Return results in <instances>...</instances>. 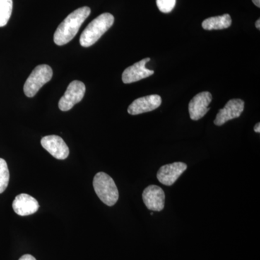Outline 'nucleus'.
I'll return each instance as SVG.
<instances>
[{
  "label": "nucleus",
  "mask_w": 260,
  "mask_h": 260,
  "mask_svg": "<svg viewBox=\"0 0 260 260\" xmlns=\"http://www.w3.org/2000/svg\"><path fill=\"white\" fill-rule=\"evenodd\" d=\"M90 14L88 7H83L70 13L58 26L54 36V43L63 46L74 39L84 21Z\"/></svg>",
  "instance_id": "1"
},
{
  "label": "nucleus",
  "mask_w": 260,
  "mask_h": 260,
  "mask_svg": "<svg viewBox=\"0 0 260 260\" xmlns=\"http://www.w3.org/2000/svg\"><path fill=\"white\" fill-rule=\"evenodd\" d=\"M114 17L110 13H103L89 23L82 32L80 44L82 47H90L112 26Z\"/></svg>",
  "instance_id": "2"
},
{
  "label": "nucleus",
  "mask_w": 260,
  "mask_h": 260,
  "mask_svg": "<svg viewBox=\"0 0 260 260\" xmlns=\"http://www.w3.org/2000/svg\"><path fill=\"white\" fill-rule=\"evenodd\" d=\"M93 188L99 199L108 206H113L119 200V191L114 179L104 172H99L94 177Z\"/></svg>",
  "instance_id": "3"
},
{
  "label": "nucleus",
  "mask_w": 260,
  "mask_h": 260,
  "mask_svg": "<svg viewBox=\"0 0 260 260\" xmlns=\"http://www.w3.org/2000/svg\"><path fill=\"white\" fill-rule=\"evenodd\" d=\"M53 76L52 69L47 64H41L35 68L24 84L23 90L28 98L37 95L39 90L50 81Z\"/></svg>",
  "instance_id": "4"
},
{
  "label": "nucleus",
  "mask_w": 260,
  "mask_h": 260,
  "mask_svg": "<svg viewBox=\"0 0 260 260\" xmlns=\"http://www.w3.org/2000/svg\"><path fill=\"white\" fill-rule=\"evenodd\" d=\"M85 93V85L83 82L74 80L70 83L66 91L59 102V108L62 112L73 109L75 104L83 100Z\"/></svg>",
  "instance_id": "5"
},
{
  "label": "nucleus",
  "mask_w": 260,
  "mask_h": 260,
  "mask_svg": "<svg viewBox=\"0 0 260 260\" xmlns=\"http://www.w3.org/2000/svg\"><path fill=\"white\" fill-rule=\"evenodd\" d=\"M244 109V102L242 99H232L225 104L223 109L219 111L214 124L221 126L227 121L236 119L242 115Z\"/></svg>",
  "instance_id": "6"
},
{
  "label": "nucleus",
  "mask_w": 260,
  "mask_h": 260,
  "mask_svg": "<svg viewBox=\"0 0 260 260\" xmlns=\"http://www.w3.org/2000/svg\"><path fill=\"white\" fill-rule=\"evenodd\" d=\"M41 144L54 158L59 160H64L69 155V148L62 138L57 135L44 137Z\"/></svg>",
  "instance_id": "7"
},
{
  "label": "nucleus",
  "mask_w": 260,
  "mask_h": 260,
  "mask_svg": "<svg viewBox=\"0 0 260 260\" xmlns=\"http://www.w3.org/2000/svg\"><path fill=\"white\" fill-rule=\"evenodd\" d=\"M187 169V165L182 162H174L173 164L162 166L159 169L157 178L161 184L166 186H172L179 177Z\"/></svg>",
  "instance_id": "8"
},
{
  "label": "nucleus",
  "mask_w": 260,
  "mask_h": 260,
  "mask_svg": "<svg viewBox=\"0 0 260 260\" xmlns=\"http://www.w3.org/2000/svg\"><path fill=\"white\" fill-rule=\"evenodd\" d=\"M212 95L210 92L205 91L198 93L190 101L189 113L191 120L202 119L210 110L208 106L212 102Z\"/></svg>",
  "instance_id": "9"
},
{
  "label": "nucleus",
  "mask_w": 260,
  "mask_h": 260,
  "mask_svg": "<svg viewBox=\"0 0 260 260\" xmlns=\"http://www.w3.org/2000/svg\"><path fill=\"white\" fill-rule=\"evenodd\" d=\"M143 200L147 208L152 211H161L165 206V193L158 186L150 185L145 188Z\"/></svg>",
  "instance_id": "10"
},
{
  "label": "nucleus",
  "mask_w": 260,
  "mask_h": 260,
  "mask_svg": "<svg viewBox=\"0 0 260 260\" xmlns=\"http://www.w3.org/2000/svg\"><path fill=\"white\" fill-rule=\"evenodd\" d=\"M150 60V58H145L143 60L135 63L124 70L122 74V81L125 84L135 83L154 74L153 70L146 68L147 63Z\"/></svg>",
  "instance_id": "11"
},
{
  "label": "nucleus",
  "mask_w": 260,
  "mask_h": 260,
  "mask_svg": "<svg viewBox=\"0 0 260 260\" xmlns=\"http://www.w3.org/2000/svg\"><path fill=\"white\" fill-rule=\"evenodd\" d=\"M161 102V98L158 95L139 98L130 104L127 112L131 115H138L143 113L152 112L160 107Z\"/></svg>",
  "instance_id": "12"
},
{
  "label": "nucleus",
  "mask_w": 260,
  "mask_h": 260,
  "mask_svg": "<svg viewBox=\"0 0 260 260\" xmlns=\"http://www.w3.org/2000/svg\"><path fill=\"white\" fill-rule=\"evenodd\" d=\"M13 208L15 213L20 216H27L37 213L39 204L35 198L28 194L18 195L13 200Z\"/></svg>",
  "instance_id": "13"
},
{
  "label": "nucleus",
  "mask_w": 260,
  "mask_h": 260,
  "mask_svg": "<svg viewBox=\"0 0 260 260\" xmlns=\"http://www.w3.org/2000/svg\"><path fill=\"white\" fill-rule=\"evenodd\" d=\"M232 23V20L230 15L225 14L206 19L202 23V26L205 30H222L229 28Z\"/></svg>",
  "instance_id": "14"
},
{
  "label": "nucleus",
  "mask_w": 260,
  "mask_h": 260,
  "mask_svg": "<svg viewBox=\"0 0 260 260\" xmlns=\"http://www.w3.org/2000/svg\"><path fill=\"white\" fill-rule=\"evenodd\" d=\"M13 7V0H0V27H4L8 24Z\"/></svg>",
  "instance_id": "15"
},
{
  "label": "nucleus",
  "mask_w": 260,
  "mask_h": 260,
  "mask_svg": "<svg viewBox=\"0 0 260 260\" xmlns=\"http://www.w3.org/2000/svg\"><path fill=\"white\" fill-rule=\"evenodd\" d=\"M10 180V172L8 164L4 159L0 158V194L4 192Z\"/></svg>",
  "instance_id": "16"
},
{
  "label": "nucleus",
  "mask_w": 260,
  "mask_h": 260,
  "mask_svg": "<svg viewBox=\"0 0 260 260\" xmlns=\"http://www.w3.org/2000/svg\"><path fill=\"white\" fill-rule=\"evenodd\" d=\"M177 0H156L157 6L164 13H171L175 7Z\"/></svg>",
  "instance_id": "17"
},
{
  "label": "nucleus",
  "mask_w": 260,
  "mask_h": 260,
  "mask_svg": "<svg viewBox=\"0 0 260 260\" xmlns=\"http://www.w3.org/2000/svg\"><path fill=\"white\" fill-rule=\"evenodd\" d=\"M19 260H37L34 256L30 255V254H24Z\"/></svg>",
  "instance_id": "18"
},
{
  "label": "nucleus",
  "mask_w": 260,
  "mask_h": 260,
  "mask_svg": "<svg viewBox=\"0 0 260 260\" xmlns=\"http://www.w3.org/2000/svg\"><path fill=\"white\" fill-rule=\"evenodd\" d=\"M254 132L256 133H260V123L258 122L257 124H256L255 126H254Z\"/></svg>",
  "instance_id": "19"
},
{
  "label": "nucleus",
  "mask_w": 260,
  "mask_h": 260,
  "mask_svg": "<svg viewBox=\"0 0 260 260\" xmlns=\"http://www.w3.org/2000/svg\"><path fill=\"white\" fill-rule=\"evenodd\" d=\"M252 2L256 7L260 8V0H252Z\"/></svg>",
  "instance_id": "20"
},
{
  "label": "nucleus",
  "mask_w": 260,
  "mask_h": 260,
  "mask_svg": "<svg viewBox=\"0 0 260 260\" xmlns=\"http://www.w3.org/2000/svg\"><path fill=\"white\" fill-rule=\"evenodd\" d=\"M255 25H256V28H257L258 30H259V29H260V20H259V19H258V20H256Z\"/></svg>",
  "instance_id": "21"
}]
</instances>
